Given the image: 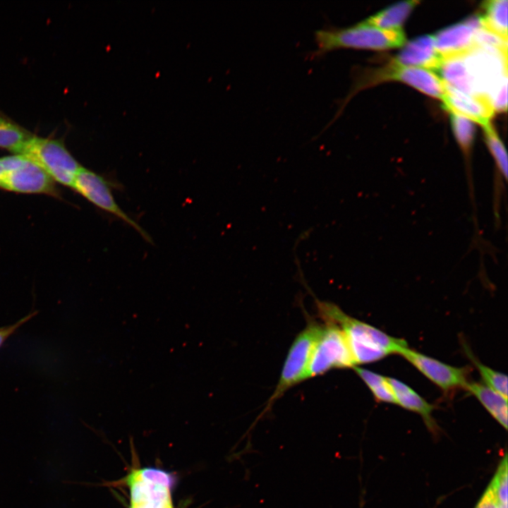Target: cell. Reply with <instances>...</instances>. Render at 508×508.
I'll list each match as a JSON object with an SVG mask.
<instances>
[{
	"label": "cell",
	"mask_w": 508,
	"mask_h": 508,
	"mask_svg": "<svg viewBox=\"0 0 508 508\" xmlns=\"http://www.w3.org/2000/svg\"><path fill=\"white\" fill-rule=\"evenodd\" d=\"M504 429L507 428V398L483 383L469 380L465 388Z\"/></svg>",
	"instance_id": "cell-15"
},
{
	"label": "cell",
	"mask_w": 508,
	"mask_h": 508,
	"mask_svg": "<svg viewBox=\"0 0 508 508\" xmlns=\"http://www.w3.org/2000/svg\"><path fill=\"white\" fill-rule=\"evenodd\" d=\"M451 114V123L454 136L464 154L468 157L473 143L475 128L471 120L456 114Z\"/></svg>",
	"instance_id": "cell-23"
},
{
	"label": "cell",
	"mask_w": 508,
	"mask_h": 508,
	"mask_svg": "<svg viewBox=\"0 0 508 508\" xmlns=\"http://www.w3.org/2000/svg\"><path fill=\"white\" fill-rule=\"evenodd\" d=\"M466 355L479 373L483 384L507 398V377L482 363L464 344Z\"/></svg>",
	"instance_id": "cell-21"
},
{
	"label": "cell",
	"mask_w": 508,
	"mask_h": 508,
	"mask_svg": "<svg viewBox=\"0 0 508 508\" xmlns=\"http://www.w3.org/2000/svg\"><path fill=\"white\" fill-rule=\"evenodd\" d=\"M398 354L404 357L445 394H450L459 388H465L469 381L470 370L467 367L458 368L448 365L411 349L408 345L401 348Z\"/></svg>",
	"instance_id": "cell-9"
},
{
	"label": "cell",
	"mask_w": 508,
	"mask_h": 508,
	"mask_svg": "<svg viewBox=\"0 0 508 508\" xmlns=\"http://www.w3.org/2000/svg\"><path fill=\"white\" fill-rule=\"evenodd\" d=\"M405 35L401 30H385L365 20L348 28L327 27L315 32L314 56L339 48L387 49L401 46Z\"/></svg>",
	"instance_id": "cell-2"
},
{
	"label": "cell",
	"mask_w": 508,
	"mask_h": 508,
	"mask_svg": "<svg viewBox=\"0 0 508 508\" xmlns=\"http://www.w3.org/2000/svg\"><path fill=\"white\" fill-rule=\"evenodd\" d=\"M418 1H404L394 4L370 16L365 21L385 30H399Z\"/></svg>",
	"instance_id": "cell-16"
},
{
	"label": "cell",
	"mask_w": 508,
	"mask_h": 508,
	"mask_svg": "<svg viewBox=\"0 0 508 508\" xmlns=\"http://www.w3.org/2000/svg\"><path fill=\"white\" fill-rule=\"evenodd\" d=\"M497 498L489 485L475 508H497Z\"/></svg>",
	"instance_id": "cell-25"
},
{
	"label": "cell",
	"mask_w": 508,
	"mask_h": 508,
	"mask_svg": "<svg viewBox=\"0 0 508 508\" xmlns=\"http://www.w3.org/2000/svg\"><path fill=\"white\" fill-rule=\"evenodd\" d=\"M480 28V16H474L433 35L435 47L443 60L464 56L476 48V34Z\"/></svg>",
	"instance_id": "cell-10"
},
{
	"label": "cell",
	"mask_w": 508,
	"mask_h": 508,
	"mask_svg": "<svg viewBox=\"0 0 508 508\" xmlns=\"http://www.w3.org/2000/svg\"><path fill=\"white\" fill-rule=\"evenodd\" d=\"M356 366L347 341L336 324L325 322L312 352L307 379L322 375L334 368Z\"/></svg>",
	"instance_id": "cell-6"
},
{
	"label": "cell",
	"mask_w": 508,
	"mask_h": 508,
	"mask_svg": "<svg viewBox=\"0 0 508 508\" xmlns=\"http://www.w3.org/2000/svg\"><path fill=\"white\" fill-rule=\"evenodd\" d=\"M497 498L498 505L507 504V457L505 455L495 475L489 484Z\"/></svg>",
	"instance_id": "cell-24"
},
{
	"label": "cell",
	"mask_w": 508,
	"mask_h": 508,
	"mask_svg": "<svg viewBox=\"0 0 508 508\" xmlns=\"http://www.w3.org/2000/svg\"><path fill=\"white\" fill-rule=\"evenodd\" d=\"M483 7L484 13L479 15L482 28L507 40V1H487Z\"/></svg>",
	"instance_id": "cell-17"
},
{
	"label": "cell",
	"mask_w": 508,
	"mask_h": 508,
	"mask_svg": "<svg viewBox=\"0 0 508 508\" xmlns=\"http://www.w3.org/2000/svg\"><path fill=\"white\" fill-rule=\"evenodd\" d=\"M486 145L495 160L497 170L504 180H507V155L501 139L490 123L483 127Z\"/></svg>",
	"instance_id": "cell-22"
},
{
	"label": "cell",
	"mask_w": 508,
	"mask_h": 508,
	"mask_svg": "<svg viewBox=\"0 0 508 508\" xmlns=\"http://www.w3.org/2000/svg\"><path fill=\"white\" fill-rule=\"evenodd\" d=\"M17 155H20L42 168L54 182L72 187L82 167L64 144L56 139L32 135Z\"/></svg>",
	"instance_id": "cell-3"
},
{
	"label": "cell",
	"mask_w": 508,
	"mask_h": 508,
	"mask_svg": "<svg viewBox=\"0 0 508 508\" xmlns=\"http://www.w3.org/2000/svg\"><path fill=\"white\" fill-rule=\"evenodd\" d=\"M437 71L445 83L462 92L474 95L463 56L445 60Z\"/></svg>",
	"instance_id": "cell-18"
},
{
	"label": "cell",
	"mask_w": 508,
	"mask_h": 508,
	"mask_svg": "<svg viewBox=\"0 0 508 508\" xmlns=\"http://www.w3.org/2000/svg\"><path fill=\"white\" fill-rule=\"evenodd\" d=\"M34 315L35 313L27 315L12 325L0 328V346L10 335L13 334V332H14L23 323L30 320Z\"/></svg>",
	"instance_id": "cell-26"
},
{
	"label": "cell",
	"mask_w": 508,
	"mask_h": 508,
	"mask_svg": "<svg viewBox=\"0 0 508 508\" xmlns=\"http://www.w3.org/2000/svg\"><path fill=\"white\" fill-rule=\"evenodd\" d=\"M445 87L443 107L447 111L475 121L483 127L490 123L495 110L488 97L466 94L445 82Z\"/></svg>",
	"instance_id": "cell-12"
},
{
	"label": "cell",
	"mask_w": 508,
	"mask_h": 508,
	"mask_svg": "<svg viewBox=\"0 0 508 508\" xmlns=\"http://www.w3.org/2000/svg\"><path fill=\"white\" fill-rule=\"evenodd\" d=\"M32 135L0 114V147L17 155Z\"/></svg>",
	"instance_id": "cell-20"
},
{
	"label": "cell",
	"mask_w": 508,
	"mask_h": 508,
	"mask_svg": "<svg viewBox=\"0 0 508 508\" xmlns=\"http://www.w3.org/2000/svg\"><path fill=\"white\" fill-rule=\"evenodd\" d=\"M0 188L21 193L57 195L54 180L38 165L23 155H12L0 181Z\"/></svg>",
	"instance_id": "cell-8"
},
{
	"label": "cell",
	"mask_w": 508,
	"mask_h": 508,
	"mask_svg": "<svg viewBox=\"0 0 508 508\" xmlns=\"http://www.w3.org/2000/svg\"><path fill=\"white\" fill-rule=\"evenodd\" d=\"M320 316L325 322L338 325L344 334L356 366L373 363L399 353L406 342L393 337L375 327L353 318L337 305L316 301Z\"/></svg>",
	"instance_id": "cell-1"
},
{
	"label": "cell",
	"mask_w": 508,
	"mask_h": 508,
	"mask_svg": "<svg viewBox=\"0 0 508 508\" xmlns=\"http://www.w3.org/2000/svg\"><path fill=\"white\" fill-rule=\"evenodd\" d=\"M394 80L413 86L419 91L442 102L445 97V82L432 71L415 66H403L391 62L388 66L373 73H358L352 89L346 96L349 99L357 91L378 83L379 80Z\"/></svg>",
	"instance_id": "cell-4"
},
{
	"label": "cell",
	"mask_w": 508,
	"mask_h": 508,
	"mask_svg": "<svg viewBox=\"0 0 508 508\" xmlns=\"http://www.w3.org/2000/svg\"><path fill=\"white\" fill-rule=\"evenodd\" d=\"M353 369L366 385L377 401L396 404L389 377L357 366H354Z\"/></svg>",
	"instance_id": "cell-19"
},
{
	"label": "cell",
	"mask_w": 508,
	"mask_h": 508,
	"mask_svg": "<svg viewBox=\"0 0 508 508\" xmlns=\"http://www.w3.org/2000/svg\"><path fill=\"white\" fill-rule=\"evenodd\" d=\"M395 63L438 70L444 61L437 52L433 35H422L407 42L397 54Z\"/></svg>",
	"instance_id": "cell-13"
},
{
	"label": "cell",
	"mask_w": 508,
	"mask_h": 508,
	"mask_svg": "<svg viewBox=\"0 0 508 508\" xmlns=\"http://www.w3.org/2000/svg\"><path fill=\"white\" fill-rule=\"evenodd\" d=\"M389 381L393 389L396 404L418 413L427 426L434 429L435 423L432 417L434 406L403 382L392 377H389Z\"/></svg>",
	"instance_id": "cell-14"
},
{
	"label": "cell",
	"mask_w": 508,
	"mask_h": 508,
	"mask_svg": "<svg viewBox=\"0 0 508 508\" xmlns=\"http://www.w3.org/2000/svg\"><path fill=\"white\" fill-rule=\"evenodd\" d=\"M126 481L130 488L129 508H174L171 487L143 477L138 469L133 470Z\"/></svg>",
	"instance_id": "cell-11"
},
{
	"label": "cell",
	"mask_w": 508,
	"mask_h": 508,
	"mask_svg": "<svg viewBox=\"0 0 508 508\" xmlns=\"http://www.w3.org/2000/svg\"><path fill=\"white\" fill-rule=\"evenodd\" d=\"M321 328L322 325L310 321L296 336L289 350L279 380L268 400L266 409L270 408L291 387L307 379L310 357Z\"/></svg>",
	"instance_id": "cell-5"
},
{
	"label": "cell",
	"mask_w": 508,
	"mask_h": 508,
	"mask_svg": "<svg viewBox=\"0 0 508 508\" xmlns=\"http://www.w3.org/2000/svg\"><path fill=\"white\" fill-rule=\"evenodd\" d=\"M112 187L113 183L106 177L82 167L71 188L97 207L121 219L137 231L147 241L151 242L147 232L118 205L113 195Z\"/></svg>",
	"instance_id": "cell-7"
}]
</instances>
